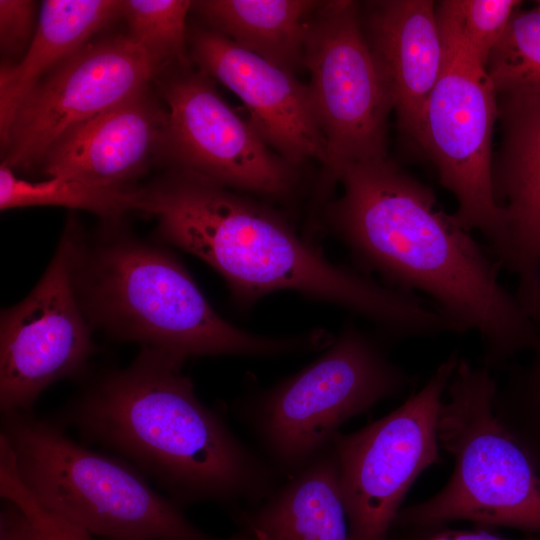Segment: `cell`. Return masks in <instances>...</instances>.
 I'll list each match as a JSON object with an SVG mask.
<instances>
[{"label": "cell", "mask_w": 540, "mask_h": 540, "mask_svg": "<svg viewBox=\"0 0 540 540\" xmlns=\"http://www.w3.org/2000/svg\"><path fill=\"white\" fill-rule=\"evenodd\" d=\"M520 4L518 0H452L463 36L485 66Z\"/></svg>", "instance_id": "cell-25"}, {"label": "cell", "mask_w": 540, "mask_h": 540, "mask_svg": "<svg viewBox=\"0 0 540 540\" xmlns=\"http://www.w3.org/2000/svg\"><path fill=\"white\" fill-rule=\"evenodd\" d=\"M138 211L157 219L165 242L215 269L244 308L293 290L368 319L393 341L440 327L439 312L420 295L333 263L273 209L198 174L175 168L140 188Z\"/></svg>", "instance_id": "cell-2"}, {"label": "cell", "mask_w": 540, "mask_h": 540, "mask_svg": "<svg viewBox=\"0 0 540 540\" xmlns=\"http://www.w3.org/2000/svg\"><path fill=\"white\" fill-rule=\"evenodd\" d=\"M162 68L128 35L88 43L23 99L1 141L2 164L12 170L41 164L67 131L146 89Z\"/></svg>", "instance_id": "cell-13"}, {"label": "cell", "mask_w": 540, "mask_h": 540, "mask_svg": "<svg viewBox=\"0 0 540 540\" xmlns=\"http://www.w3.org/2000/svg\"><path fill=\"white\" fill-rule=\"evenodd\" d=\"M304 67L313 111L326 143L315 202L328 201L351 165L386 158L393 104L365 38L360 4L318 1L306 24Z\"/></svg>", "instance_id": "cell-9"}, {"label": "cell", "mask_w": 540, "mask_h": 540, "mask_svg": "<svg viewBox=\"0 0 540 540\" xmlns=\"http://www.w3.org/2000/svg\"><path fill=\"white\" fill-rule=\"evenodd\" d=\"M436 12L443 65L415 141L434 163L440 184L456 198L458 221L470 231H480L500 263L506 234L492 182L496 93L485 65L463 36L452 0L437 3Z\"/></svg>", "instance_id": "cell-8"}, {"label": "cell", "mask_w": 540, "mask_h": 540, "mask_svg": "<svg viewBox=\"0 0 540 540\" xmlns=\"http://www.w3.org/2000/svg\"><path fill=\"white\" fill-rule=\"evenodd\" d=\"M0 495L26 514L40 540H94L84 529L42 508L20 482L10 457L0 460Z\"/></svg>", "instance_id": "cell-26"}, {"label": "cell", "mask_w": 540, "mask_h": 540, "mask_svg": "<svg viewBox=\"0 0 540 540\" xmlns=\"http://www.w3.org/2000/svg\"><path fill=\"white\" fill-rule=\"evenodd\" d=\"M184 362L142 347L131 365L102 376L52 419L130 462L181 507H255L283 479L199 400Z\"/></svg>", "instance_id": "cell-3"}, {"label": "cell", "mask_w": 540, "mask_h": 540, "mask_svg": "<svg viewBox=\"0 0 540 540\" xmlns=\"http://www.w3.org/2000/svg\"><path fill=\"white\" fill-rule=\"evenodd\" d=\"M530 352L526 364L510 367L494 409L540 467V341Z\"/></svg>", "instance_id": "cell-24"}, {"label": "cell", "mask_w": 540, "mask_h": 540, "mask_svg": "<svg viewBox=\"0 0 540 540\" xmlns=\"http://www.w3.org/2000/svg\"><path fill=\"white\" fill-rule=\"evenodd\" d=\"M168 112L147 88L71 128L44 156L49 177L128 187L157 155L165 156Z\"/></svg>", "instance_id": "cell-16"}, {"label": "cell", "mask_w": 540, "mask_h": 540, "mask_svg": "<svg viewBox=\"0 0 540 540\" xmlns=\"http://www.w3.org/2000/svg\"><path fill=\"white\" fill-rule=\"evenodd\" d=\"M318 1L200 0L192 10L207 28L294 74L304 67L306 24Z\"/></svg>", "instance_id": "cell-20"}, {"label": "cell", "mask_w": 540, "mask_h": 540, "mask_svg": "<svg viewBox=\"0 0 540 540\" xmlns=\"http://www.w3.org/2000/svg\"><path fill=\"white\" fill-rule=\"evenodd\" d=\"M36 3L30 0H0V48L5 57L26 53L37 28Z\"/></svg>", "instance_id": "cell-27"}, {"label": "cell", "mask_w": 540, "mask_h": 540, "mask_svg": "<svg viewBox=\"0 0 540 540\" xmlns=\"http://www.w3.org/2000/svg\"><path fill=\"white\" fill-rule=\"evenodd\" d=\"M384 540H540V534L525 533L523 537L513 539L482 526L455 529L447 523L392 524Z\"/></svg>", "instance_id": "cell-28"}, {"label": "cell", "mask_w": 540, "mask_h": 540, "mask_svg": "<svg viewBox=\"0 0 540 540\" xmlns=\"http://www.w3.org/2000/svg\"><path fill=\"white\" fill-rule=\"evenodd\" d=\"M175 68L160 82L168 112L165 156L175 168L244 194L290 196L298 184L296 167L224 101L212 78L189 63Z\"/></svg>", "instance_id": "cell-12"}, {"label": "cell", "mask_w": 540, "mask_h": 540, "mask_svg": "<svg viewBox=\"0 0 540 540\" xmlns=\"http://www.w3.org/2000/svg\"><path fill=\"white\" fill-rule=\"evenodd\" d=\"M498 387L491 369L459 358L438 419L452 474L435 495L401 508L393 524L470 521L540 534V467L496 415Z\"/></svg>", "instance_id": "cell-7"}, {"label": "cell", "mask_w": 540, "mask_h": 540, "mask_svg": "<svg viewBox=\"0 0 540 540\" xmlns=\"http://www.w3.org/2000/svg\"><path fill=\"white\" fill-rule=\"evenodd\" d=\"M229 540H351L332 445L263 502L231 515Z\"/></svg>", "instance_id": "cell-18"}, {"label": "cell", "mask_w": 540, "mask_h": 540, "mask_svg": "<svg viewBox=\"0 0 540 540\" xmlns=\"http://www.w3.org/2000/svg\"><path fill=\"white\" fill-rule=\"evenodd\" d=\"M123 1H43L34 37L22 58L0 70V132L6 137L27 94L52 69L85 45L92 36L122 17Z\"/></svg>", "instance_id": "cell-19"}, {"label": "cell", "mask_w": 540, "mask_h": 540, "mask_svg": "<svg viewBox=\"0 0 540 540\" xmlns=\"http://www.w3.org/2000/svg\"><path fill=\"white\" fill-rule=\"evenodd\" d=\"M339 183L325 218L364 273L423 293L463 333L477 332L491 370L539 343L540 327L499 280L500 263L429 187L387 157L349 166Z\"/></svg>", "instance_id": "cell-1"}, {"label": "cell", "mask_w": 540, "mask_h": 540, "mask_svg": "<svg viewBox=\"0 0 540 540\" xmlns=\"http://www.w3.org/2000/svg\"><path fill=\"white\" fill-rule=\"evenodd\" d=\"M501 139L492 163L494 197L506 234L501 266L530 315L540 310V87L497 94Z\"/></svg>", "instance_id": "cell-15"}, {"label": "cell", "mask_w": 540, "mask_h": 540, "mask_svg": "<svg viewBox=\"0 0 540 540\" xmlns=\"http://www.w3.org/2000/svg\"><path fill=\"white\" fill-rule=\"evenodd\" d=\"M459 358L453 352L423 388L384 417L336 436L333 446L351 540H384L413 483L442 462L439 412Z\"/></svg>", "instance_id": "cell-10"}, {"label": "cell", "mask_w": 540, "mask_h": 540, "mask_svg": "<svg viewBox=\"0 0 540 540\" xmlns=\"http://www.w3.org/2000/svg\"><path fill=\"white\" fill-rule=\"evenodd\" d=\"M485 69L496 95L540 87V1L514 12Z\"/></svg>", "instance_id": "cell-23"}, {"label": "cell", "mask_w": 540, "mask_h": 540, "mask_svg": "<svg viewBox=\"0 0 540 540\" xmlns=\"http://www.w3.org/2000/svg\"><path fill=\"white\" fill-rule=\"evenodd\" d=\"M436 3L370 1L360 10L363 32L389 91L399 129L415 140L443 65Z\"/></svg>", "instance_id": "cell-17"}, {"label": "cell", "mask_w": 540, "mask_h": 540, "mask_svg": "<svg viewBox=\"0 0 540 540\" xmlns=\"http://www.w3.org/2000/svg\"><path fill=\"white\" fill-rule=\"evenodd\" d=\"M188 44L197 68L241 99L250 124L273 151L296 168L324 163L326 143L308 84L208 28H193Z\"/></svg>", "instance_id": "cell-14"}, {"label": "cell", "mask_w": 540, "mask_h": 540, "mask_svg": "<svg viewBox=\"0 0 540 540\" xmlns=\"http://www.w3.org/2000/svg\"><path fill=\"white\" fill-rule=\"evenodd\" d=\"M81 245L80 230L70 220L40 281L1 313V414L31 412L50 385L82 375L95 353L75 280Z\"/></svg>", "instance_id": "cell-11"}, {"label": "cell", "mask_w": 540, "mask_h": 540, "mask_svg": "<svg viewBox=\"0 0 540 540\" xmlns=\"http://www.w3.org/2000/svg\"><path fill=\"white\" fill-rule=\"evenodd\" d=\"M17 476L45 510L108 540H223L194 525L124 458L92 450L52 418L2 414Z\"/></svg>", "instance_id": "cell-5"}, {"label": "cell", "mask_w": 540, "mask_h": 540, "mask_svg": "<svg viewBox=\"0 0 540 540\" xmlns=\"http://www.w3.org/2000/svg\"><path fill=\"white\" fill-rule=\"evenodd\" d=\"M75 280L91 324L183 360L282 357L325 349L330 341L324 329L274 337L235 327L214 311L173 255L122 233L92 250L82 242Z\"/></svg>", "instance_id": "cell-4"}, {"label": "cell", "mask_w": 540, "mask_h": 540, "mask_svg": "<svg viewBox=\"0 0 540 540\" xmlns=\"http://www.w3.org/2000/svg\"><path fill=\"white\" fill-rule=\"evenodd\" d=\"M390 344L349 322L315 361L236 401L235 416L283 480L329 449L348 420L414 384Z\"/></svg>", "instance_id": "cell-6"}, {"label": "cell", "mask_w": 540, "mask_h": 540, "mask_svg": "<svg viewBox=\"0 0 540 540\" xmlns=\"http://www.w3.org/2000/svg\"><path fill=\"white\" fill-rule=\"evenodd\" d=\"M0 540H40L26 514L7 500L0 510Z\"/></svg>", "instance_id": "cell-29"}, {"label": "cell", "mask_w": 540, "mask_h": 540, "mask_svg": "<svg viewBox=\"0 0 540 540\" xmlns=\"http://www.w3.org/2000/svg\"><path fill=\"white\" fill-rule=\"evenodd\" d=\"M190 0H126L122 17L129 38L163 67L188 64L186 19Z\"/></svg>", "instance_id": "cell-22"}, {"label": "cell", "mask_w": 540, "mask_h": 540, "mask_svg": "<svg viewBox=\"0 0 540 540\" xmlns=\"http://www.w3.org/2000/svg\"><path fill=\"white\" fill-rule=\"evenodd\" d=\"M139 198L140 188L134 186H102L65 177L32 182L17 177L9 167L0 166L1 210L64 206L116 218L128 211H138Z\"/></svg>", "instance_id": "cell-21"}]
</instances>
